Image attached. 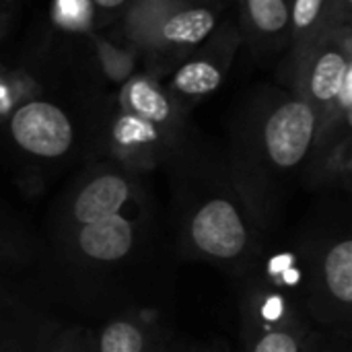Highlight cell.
Returning a JSON list of instances; mask_svg holds the SVG:
<instances>
[{"label":"cell","instance_id":"obj_21","mask_svg":"<svg viewBox=\"0 0 352 352\" xmlns=\"http://www.w3.org/2000/svg\"><path fill=\"white\" fill-rule=\"evenodd\" d=\"M177 2H184V4H204V2H210V0H177Z\"/></svg>","mask_w":352,"mask_h":352},{"label":"cell","instance_id":"obj_20","mask_svg":"<svg viewBox=\"0 0 352 352\" xmlns=\"http://www.w3.org/2000/svg\"><path fill=\"white\" fill-rule=\"evenodd\" d=\"M285 278H287L289 283H297V278H299V274H297L295 270H285Z\"/></svg>","mask_w":352,"mask_h":352},{"label":"cell","instance_id":"obj_18","mask_svg":"<svg viewBox=\"0 0 352 352\" xmlns=\"http://www.w3.org/2000/svg\"><path fill=\"white\" fill-rule=\"evenodd\" d=\"M280 314H283V301L278 297H272L264 307V318L272 322V320L280 318Z\"/></svg>","mask_w":352,"mask_h":352},{"label":"cell","instance_id":"obj_4","mask_svg":"<svg viewBox=\"0 0 352 352\" xmlns=\"http://www.w3.org/2000/svg\"><path fill=\"white\" fill-rule=\"evenodd\" d=\"M8 134L21 151L41 159H58L74 142V126L68 113L41 99L27 101L12 111Z\"/></svg>","mask_w":352,"mask_h":352},{"label":"cell","instance_id":"obj_12","mask_svg":"<svg viewBox=\"0 0 352 352\" xmlns=\"http://www.w3.org/2000/svg\"><path fill=\"white\" fill-rule=\"evenodd\" d=\"M248 27L262 39L280 37L291 25V0H243Z\"/></svg>","mask_w":352,"mask_h":352},{"label":"cell","instance_id":"obj_16","mask_svg":"<svg viewBox=\"0 0 352 352\" xmlns=\"http://www.w3.org/2000/svg\"><path fill=\"white\" fill-rule=\"evenodd\" d=\"M254 352H299V346H297V340L291 334L272 332V334L264 336L256 344Z\"/></svg>","mask_w":352,"mask_h":352},{"label":"cell","instance_id":"obj_5","mask_svg":"<svg viewBox=\"0 0 352 352\" xmlns=\"http://www.w3.org/2000/svg\"><path fill=\"white\" fill-rule=\"evenodd\" d=\"M194 245L214 258H235L248 243V231L237 206L227 198L206 200L192 217Z\"/></svg>","mask_w":352,"mask_h":352},{"label":"cell","instance_id":"obj_14","mask_svg":"<svg viewBox=\"0 0 352 352\" xmlns=\"http://www.w3.org/2000/svg\"><path fill=\"white\" fill-rule=\"evenodd\" d=\"M142 332L130 322L109 324L99 340V352H142Z\"/></svg>","mask_w":352,"mask_h":352},{"label":"cell","instance_id":"obj_13","mask_svg":"<svg viewBox=\"0 0 352 352\" xmlns=\"http://www.w3.org/2000/svg\"><path fill=\"white\" fill-rule=\"evenodd\" d=\"M326 285L332 297L344 305L352 303V241L342 239L336 243L324 262Z\"/></svg>","mask_w":352,"mask_h":352},{"label":"cell","instance_id":"obj_6","mask_svg":"<svg viewBox=\"0 0 352 352\" xmlns=\"http://www.w3.org/2000/svg\"><path fill=\"white\" fill-rule=\"evenodd\" d=\"M122 111H130L163 132L171 134L179 122V105L177 99L153 76L136 74L126 80L120 93Z\"/></svg>","mask_w":352,"mask_h":352},{"label":"cell","instance_id":"obj_15","mask_svg":"<svg viewBox=\"0 0 352 352\" xmlns=\"http://www.w3.org/2000/svg\"><path fill=\"white\" fill-rule=\"evenodd\" d=\"M52 14L56 25L66 31H87L95 21L91 0H54Z\"/></svg>","mask_w":352,"mask_h":352},{"label":"cell","instance_id":"obj_2","mask_svg":"<svg viewBox=\"0 0 352 352\" xmlns=\"http://www.w3.org/2000/svg\"><path fill=\"white\" fill-rule=\"evenodd\" d=\"M320 138L322 118L299 95L272 99L254 132L264 161L278 171L303 165L314 148L320 146Z\"/></svg>","mask_w":352,"mask_h":352},{"label":"cell","instance_id":"obj_7","mask_svg":"<svg viewBox=\"0 0 352 352\" xmlns=\"http://www.w3.org/2000/svg\"><path fill=\"white\" fill-rule=\"evenodd\" d=\"M231 62V50L217 52L208 50L206 54H194L186 60L169 80V93L175 99H202L212 95L225 80L227 66Z\"/></svg>","mask_w":352,"mask_h":352},{"label":"cell","instance_id":"obj_9","mask_svg":"<svg viewBox=\"0 0 352 352\" xmlns=\"http://www.w3.org/2000/svg\"><path fill=\"white\" fill-rule=\"evenodd\" d=\"M134 245V227L120 212L80 225L78 248L97 262H116L128 256Z\"/></svg>","mask_w":352,"mask_h":352},{"label":"cell","instance_id":"obj_8","mask_svg":"<svg viewBox=\"0 0 352 352\" xmlns=\"http://www.w3.org/2000/svg\"><path fill=\"white\" fill-rule=\"evenodd\" d=\"M132 194L130 182L120 173H101L91 177L72 200V219L78 225L118 214Z\"/></svg>","mask_w":352,"mask_h":352},{"label":"cell","instance_id":"obj_22","mask_svg":"<svg viewBox=\"0 0 352 352\" xmlns=\"http://www.w3.org/2000/svg\"><path fill=\"white\" fill-rule=\"evenodd\" d=\"M6 4H8V0H0V19L6 14Z\"/></svg>","mask_w":352,"mask_h":352},{"label":"cell","instance_id":"obj_19","mask_svg":"<svg viewBox=\"0 0 352 352\" xmlns=\"http://www.w3.org/2000/svg\"><path fill=\"white\" fill-rule=\"evenodd\" d=\"M289 264H291V258H289V256H280V258H276V260L272 262V270H274V272H285Z\"/></svg>","mask_w":352,"mask_h":352},{"label":"cell","instance_id":"obj_17","mask_svg":"<svg viewBox=\"0 0 352 352\" xmlns=\"http://www.w3.org/2000/svg\"><path fill=\"white\" fill-rule=\"evenodd\" d=\"M130 0H91L95 16H111L120 12Z\"/></svg>","mask_w":352,"mask_h":352},{"label":"cell","instance_id":"obj_3","mask_svg":"<svg viewBox=\"0 0 352 352\" xmlns=\"http://www.w3.org/2000/svg\"><path fill=\"white\" fill-rule=\"evenodd\" d=\"M351 29L332 27L297 50L295 89L322 118L330 120L344 76L352 70Z\"/></svg>","mask_w":352,"mask_h":352},{"label":"cell","instance_id":"obj_1","mask_svg":"<svg viewBox=\"0 0 352 352\" xmlns=\"http://www.w3.org/2000/svg\"><path fill=\"white\" fill-rule=\"evenodd\" d=\"M214 27L217 12L212 8L177 0H136L126 21L130 39L167 54H194L210 39Z\"/></svg>","mask_w":352,"mask_h":352},{"label":"cell","instance_id":"obj_10","mask_svg":"<svg viewBox=\"0 0 352 352\" xmlns=\"http://www.w3.org/2000/svg\"><path fill=\"white\" fill-rule=\"evenodd\" d=\"M352 0H291V25L297 50L320 33L346 25Z\"/></svg>","mask_w":352,"mask_h":352},{"label":"cell","instance_id":"obj_11","mask_svg":"<svg viewBox=\"0 0 352 352\" xmlns=\"http://www.w3.org/2000/svg\"><path fill=\"white\" fill-rule=\"evenodd\" d=\"M167 136L171 134L130 111H122L111 126V142L126 159H142L153 155Z\"/></svg>","mask_w":352,"mask_h":352}]
</instances>
